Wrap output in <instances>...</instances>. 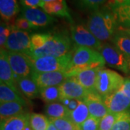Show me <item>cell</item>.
Here are the masks:
<instances>
[{
  "label": "cell",
  "mask_w": 130,
  "mask_h": 130,
  "mask_svg": "<svg viewBox=\"0 0 130 130\" xmlns=\"http://www.w3.org/2000/svg\"><path fill=\"white\" fill-rule=\"evenodd\" d=\"M44 3L47 2H55V1H59V2H64L65 0H42Z\"/></svg>",
  "instance_id": "cell-42"
},
{
  "label": "cell",
  "mask_w": 130,
  "mask_h": 130,
  "mask_svg": "<svg viewBox=\"0 0 130 130\" xmlns=\"http://www.w3.org/2000/svg\"><path fill=\"white\" fill-rule=\"evenodd\" d=\"M29 117L30 114L25 112L7 120L1 121V129L2 130H23L29 123Z\"/></svg>",
  "instance_id": "cell-20"
},
{
  "label": "cell",
  "mask_w": 130,
  "mask_h": 130,
  "mask_svg": "<svg viewBox=\"0 0 130 130\" xmlns=\"http://www.w3.org/2000/svg\"><path fill=\"white\" fill-rule=\"evenodd\" d=\"M119 113H108L106 116L103 117L99 122L98 130H111L113 126L118 119Z\"/></svg>",
  "instance_id": "cell-31"
},
{
  "label": "cell",
  "mask_w": 130,
  "mask_h": 130,
  "mask_svg": "<svg viewBox=\"0 0 130 130\" xmlns=\"http://www.w3.org/2000/svg\"><path fill=\"white\" fill-rule=\"evenodd\" d=\"M118 30L126 32V33H127L128 35H129L130 36V28H124V27H121V26H120L119 28H118Z\"/></svg>",
  "instance_id": "cell-40"
},
{
  "label": "cell",
  "mask_w": 130,
  "mask_h": 130,
  "mask_svg": "<svg viewBox=\"0 0 130 130\" xmlns=\"http://www.w3.org/2000/svg\"><path fill=\"white\" fill-rule=\"evenodd\" d=\"M128 70L129 72H130V58H128Z\"/></svg>",
  "instance_id": "cell-44"
},
{
  "label": "cell",
  "mask_w": 130,
  "mask_h": 130,
  "mask_svg": "<svg viewBox=\"0 0 130 130\" xmlns=\"http://www.w3.org/2000/svg\"><path fill=\"white\" fill-rule=\"evenodd\" d=\"M7 51L23 53L28 55L32 50L31 39L27 31L18 30L14 25H11V32L5 44Z\"/></svg>",
  "instance_id": "cell-6"
},
{
  "label": "cell",
  "mask_w": 130,
  "mask_h": 130,
  "mask_svg": "<svg viewBox=\"0 0 130 130\" xmlns=\"http://www.w3.org/2000/svg\"><path fill=\"white\" fill-rule=\"evenodd\" d=\"M126 3H130V0H108V6L113 8L118 5H124Z\"/></svg>",
  "instance_id": "cell-38"
},
{
  "label": "cell",
  "mask_w": 130,
  "mask_h": 130,
  "mask_svg": "<svg viewBox=\"0 0 130 130\" xmlns=\"http://www.w3.org/2000/svg\"><path fill=\"white\" fill-rule=\"evenodd\" d=\"M29 58L34 72L68 71L71 67L72 54L70 52L60 57L43 56L33 59L29 56Z\"/></svg>",
  "instance_id": "cell-4"
},
{
  "label": "cell",
  "mask_w": 130,
  "mask_h": 130,
  "mask_svg": "<svg viewBox=\"0 0 130 130\" xmlns=\"http://www.w3.org/2000/svg\"><path fill=\"white\" fill-rule=\"evenodd\" d=\"M99 69L100 68L81 70L77 72L73 77H75L79 83L88 92H97L96 82L98 72Z\"/></svg>",
  "instance_id": "cell-16"
},
{
  "label": "cell",
  "mask_w": 130,
  "mask_h": 130,
  "mask_svg": "<svg viewBox=\"0 0 130 130\" xmlns=\"http://www.w3.org/2000/svg\"><path fill=\"white\" fill-rule=\"evenodd\" d=\"M8 60L15 82L20 77H32L34 71L29 56L23 53L7 51Z\"/></svg>",
  "instance_id": "cell-8"
},
{
  "label": "cell",
  "mask_w": 130,
  "mask_h": 130,
  "mask_svg": "<svg viewBox=\"0 0 130 130\" xmlns=\"http://www.w3.org/2000/svg\"><path fill=\"white\" fill-rule=\"evenodd\" d=\"M74 130H80V129H79V126H78V127H77V128H76V129H74Z\"/></svg>",
  "instance_id": "cell-45"
},
{
  "label": "cell",
  "mask_w": 130,
  "mask_h": 130,
  "mask_svg": "<svg viewBox=\"0 0 130 130\" xmlns=\"http://www.w3.org/2000/svg\"><path fill=\"white\" fill-rule=\"evenodd\" d=\"M50 121L43 114L32 113L29 117V124L32 130H46Z\"/></svg>",
  "instance_id": "cell-28"
},
{
  "label": "cell",
  "mask_w": 130,
  "mask_h": 130,
  "mask_svg": "<svg viewBox=\"0 0 130 130\" xmlns=\"http://www.w3.org/2000/svg\"><path fill=\"white\" fill-rule=\"evenodd\" d=\"M100 120L90 116L84 121L83 123L79 126L80 130H98Z\"/></svg>",
  "instance_id": "cell-34"
},
{
  "label": "cell",
  "mask_w": 130,
  "mask_h": 130,
  "mask_svg": "<svg viewBox=\"0 0 130 130\" xmlns=\"http://www.w3.org/2000/svg\"><path fill=\"white\" fill-rule=\"evenodd\" d=\"M113 43L114 46L120 51L130 58V36L127 33L119 30L115 33L113 37Z\"/></svg>",
  "instance_id": "cell-24"
},
{
  "label": "cell",
  "mask_w": 130,
  "mask_h": 130,
  "mask_svg": "<svg viewBox=\"0 0 130 130\" xmlns=\"http://www.w3.org/2000/svg\"><path fill=\"white\" fill-rule=\"evenodd\" d=\"M83 101L88 106L90 115L98 120L109 113L103 98L97 92H88Z\"/></svg>",
  "instance_id": "cell-14"
},
{
  "label": "cell",
  "mask_w": 130,
  "mask_h": 130,
  "mask_svg": "<svg viewBox=\"0 0 130 130\" xmlns=\"http://www.w3.org/2000/svg\"><path fill=\"white\" fill-rule=\"evenodd\" d=\"M11 32V25L6 23H1L0 25V46L1 49L5 48V44Z\"/></svg>",
  "instance_id": "cell-33"
},
{
  "label": "cell",
  "mask_w": 130,
  "mask_h": 130,
  "mask_svg": "<svg viewBox=\"0 0 130 130\" xmlns=\"http://www.w3.org/2000/svg\"><path fill=\"white\" fill-rule=\"evenodd\" d=\"M117 25L118 23L115 14L108 5L102 9L93 10L87 22L89 30L101 43L113 39Z\"/></svg>",
  "instance_id": "cell-1"
},
{
  "label": "cell",
  "mask_w": 130,
  "mask_h": 130,
  "mask_svg": "<svg viewBox=\"0 0 130 130\" xmlns=\"http://www.w3.org/2000/svg\"><path fill=\"white\" fill-rule=\"evenodd\" d=\"M22 17L28 20L33 29L45 28L53 23L55 19L38 7H25L21 9Z\"/></svg>",
  "instance_id": "cell-10"
},
{
  "label": "cell",
  "mask_w": 130,
  "mask_h": 130,
  "mask_svg": "<svg viewBox=\"0 0 130 130\" xmlns=\"http://www.w3.org/2000/svg\"><path fill=\"white\" fill-rule=\"evenodd\" d=\"M12 101H20L25 102L23 98L19 94L18 90L12 88L5 83L0 84V102H12Z\"/></svg>",
  "instance_id": "cell-26"
},
{
  "label": "cell",
  "mask_w": 130,
  "mask_h": 130,
  "mask_svg": "<svg viewBox=\"0 0 130 130\" xmlns=\"http://www.w3.org/2000/svg\"><path fill=\"white\" fill-rule=\"evenodd\" d=\"M23 130H32L31 127H30V124H29V123H28V124H27V126L25 127V129H24Z\"/></svg>",
  "instance_id": "cell-43"
},
{
  "label": "cell",
  "mask_w": 130,
  "mask_h": 130,
  "mask_svg": "<svg viewBox=\"0 0 130 130\" xmlns=\"http://www.w3.org/2000/svg\"><path fill=\"white\" fill-rule=\"evenodd\" d=\"M20 3L25 7H43L44 2L42 0H20Z\"/></svg>",
  "instance_id": "cell-37"
},
{
  "label": "cell",
  "mask_w": 130,
  "mask_h": 130,
  "mask_svg": "<svg viewBox=\"0 0 130 130\" xmlns=\"http://www.w3.org/2000/svg\"><path fill=\"white\" fill-rule=\"evenodd\" d=\"M14 26L17 29L24 30V31H28V30H30L31 29H33L31 24L29 23L28 20H26L22 16L15 20Z\"/></svg>",
  "instance_id": "cell-36"
},
{
  "label": "cell",
  "mask_w": 130,
  "mask_h": 130,
  "mask_svg": "<svg viewBox=\"0 0 130 130\" xmlns=\"http://www.w3.org/2000/svg\"><path fill=\"white\" fill-rule=\"evenodd\" d=\"M45 113L48 119H56L67 117L70 111L67 107L60 102L47 103L45 106Z\"/></svg>",
  "instance_id": "cell-22"
},
{
  "label": "cell",
  "mask_w": 130,
  "mask_h": 130,
  "mask_svg": "<svg viewBox=\"0 0 130 130\" xmlns=\"http://www.w3.org/2000/svg\"><path fill=\"white\" fill-rule=\"evenodd\" d=\"M0 81L1 83H5L12 88L18 90L14 73L8 60L7 51L5 48H2L0 53Z\"/></svg>",
  "instance_id": "cell-15"
},
{
  "label": "cell",
  "mask_w": 130,
  "mask_h": 130,
  "mask_svg": "<svg viewBox=\"0 0 130 130\" xmlns=\"http://www.w3.org/2000/svg\"><path fill=\"white\" fill-rule=\"evenodd\" d=\"M61 98L84 101L88 91L79 83L75 77H68L59 85Z\"/></svg>",
  "instance_id": "cell-13"
},
{
  "label": "cell",
  "mask_w": 130,
  "mask_h": 130,
  "mask_svg": "<svg viewBox=\"0 0 130 130\" xmlns=\"http://www.w3.org/2000/svg\"><path fill=\"white\" fill-rule=\"evenodd\" d=\"M121 89L124 92L126 95H127L130 98V78H126L124 79V85H122Z\"/></svg>",
  "instance_id": "cell-39"
},
{
  "label": "cell",
  "mask_w": 130,
  "mask_h": 130,
  "mask_svg": "<svg viewBox=\"0 0 130 130\" xmlns=\"http://www.w3.org/2000/svg\"><path fill=\"white\" fill-rule=\"evenodd\" d=\"M115 14L117 23L121 27L130 28V3L118 5L111 8Z\"/></svg>",
  "instance_id": "cell-25"
},
{
  "label": "cell",
  "mask_w": 130,
  "mask_h": 130,
  "mask_svg": "<svg viewBox=\"0 0 130 130\" xmlns=\"http://www.w3.org/2000/svg\"><path fill=\"white\" fill-rule=\"evenodd\" d=\"M49 121L54 124L58 130H74L77 127H78L68 117L50 119Z\"/></svg>",
  "instance_id": "cell-32"
},
{
  "label": "cell",
  "mask_w": 130,
  "mask_h": 130,
  "mask_svg": "<svg viewBox=\"0 0 130 130\" xmlns=\"http://www.w3.org/2000/svg\"><path fill=\"white\" fill-rule=\"evenodd\" d=\"M124 79L115 71L101 67L98 72L96 91L104 98L121 89Z\"/></svg>",
  "instance_id": "cell-5"
},
{
  "label": "cell",
  "mask_w": 130,
  "mask_h": 130,
  "mask_svg": "<svg viewBox=\"0 0 130 130\" xmlns=\"http://www.w3.org/2000/svg\"><path fill=\"white\" fill-rule=\"evenodd\" d=\"M46 130H58V129H57V128H56V126L54 125V124L50 121L49 125H48V128H47Z\"/></svg>",
  "instance_id": "cell-41"
},
{
  "label": "cell",
  "mask_w": 130,
  "mask_h": 130,
  "mask_svg": "<svg viewBox=\"0 0 130 130\" xmlns=\"http://www.w3.org/2000/svg\"><path fill=\"white\" fill-rule=\"evenodd\" d=\"M111 130H130V111L119 113L118 119Z\"/></svg>",
  "instance_id": "cell-29"
},
{
  "label": "cell",
  "mask_w": 130,
  "mask_h": 130,
  "mask_svg": "<svg viewBox=\"0 0 130 130\" xmlns=\"http://www.w3.org/2000/svg\"><path fill=\"white\" fill-rule=\"evenodd\" d=\"M16 84L20 92L29 99L40 96V88L32 77H20Z\"/></svg>",
  "instance_id": "cell-17"
},
{
  "label": "cell",
  "mask_w": 130,
  "mask_h": 130,
  "mask_svg": "<svg viewBox=\"0 0 130 130\" xmlns=\"http://www.w3.org/2000/svg\"><path fill=\"white\" fill-rule=\"evenodd\" d=\"M99 52L108 66L124 73H129L128 58L115 46L110 43H104Z\"/></svg>",
  "instance_id": "cell-9"
},
{
  "label": "cell",
  "mask_w": 130,
  "mask_h": 130,
  "mask_svg": "<svg viewBox=\"0 0 130 130\" xmlns=\"http://www.w3.org/2000/svg\"><path fill=\"white\" fill-rule=\"evenodd\" d=\"M51 32L33 33L30 36L32 50H36L42 47L50 38Z\"/></svg>",
  "instance_id": "cell-30"
},
{
  "label": "cell",
  "mask_w": 130,
  "mask_h": 130,
  "mask_svg": "<svg viewBox=\"0 0 130 130\" xmlns=\"http://www.w3.org/2000/svg\"><path fill=\"white\" fill-rule=\"evenodd\" d=\"M47 14L50 15H56L59 17H63L72 20L69 10L67 8V6L66 4V2H51L45 3L43 5V7L42 8Z\"/></svg>",
  "instance_id": "cell-21"
},
{
  "label": "cell",
  "mask_w": 130,
  "mask_h": 130,
  "mask_svg": "<svg viewBox=\"0 0 130 130\" xmlns=\"http://www.w3.org/2000/svg\"><path fill=\"white\" fill-rule=\"evenodd\" d=\"M79 5L84 8H88L90 9H99V7L104 4L108 0H78Z\"/></svg>",
  "instance_id": "cell-35"
},
{
  "label": "cell",
  "mask_w": 130,
  "mask_h": 130,
  "mask_svg": "<svg viewBox=\"0 0 130 130\" xmlns=\"http://www.w3.org/2000/svg\"><path fill=\"white\" fill-rule=\"evenodd\" d=\"M32 79L40 88L59 86L68 78L67 71H57L50 72H34Z\"/></svg>",
  "instance_id": "cell-12"
},
{
  "label": "cell",
  "mask_w": 130,
  "mask_h": 130,
  "mask_svg": "<svg viewBox=\"0 0 130 130\" xmlns=\"http://www.w3.org/2000/svg\"><path fill=\"white\" fill-rule=\"evenodd\" d=\"M25 105H26V102H20V101L2 103L0 105L1 121L7 120L11 117L18 116L25 113L24 106Z\"/></svg>",
  "instance_id": "cell-19"
},
{
  "label": "cell",
  "mask_w": 130,
  "mask_h": 130,
  "mask_svg": "<svg viewBox=\"0 0 130 130\" xmlns=\"http://www.w3.org/2000/svg\"><path fill=\"white\" fill-rule=\"evenodd\" d=\"M71 39L75 46L87 47L100 51L103 43L93 36L88 27L82 24H76L71 28Z\"/></svg>",
  "instance_id": "cell-7"
},
{
  "label": "cell",
  "mask_w": 130,
  "mask_h": 130,
  "mask_svg": "<svg viewBox=\"0 0 130 130\" xmlns=\"http://www.w3.org/2000/svg\"><path fill=\"white\" fill-rule=\"evenodd\" d=\"M103 101L110 113H120L129 111L130 98L121 89L104 98Z\"/></svg>",
  "instance_id": "cell-11"
},
{
  "label": "cell",
  "mask_w": 130,
  "mask_h": 130,
  "mask_svg": "<svg viewBox=\"0 0 130 130\" xmlns=\"http://www.w3.org/2000/svg\"><path fill=\"white\" fill-rule=\"evenodd\" d=\"M90 115L88 108L87 104L83 101H80L77 108L72 111H70L68 118L77 126L81 125L85 121Z\"/></svg>",
  "instance_id": "cell-23"
},
{
  "label": "cell",
  "mask_w": 130,
  "mask_h": 130,
  "mask_svg": "<svg viewBox=\"0 0 130 130\" xmlns=\"http://www.w3.org/2000/svg\"><path fill=\"white\" fill-rule=\"evenodd\" d=\"M71 48L72 41L67 33L51 32L46 43L41 48L30 51L28 56L33 59L43 56L60 57L70 53Z\"/></svg>",
  "instance_id": "cell-3"
},
{
  "label": "cell",
  "mask_w": 130,
  "mask_h": 130,
  "mask_svg": "<svg viewBox=\"0 0 130 130\" xmlns=\"http://www.w3.org/2000/svg\"><path fill=\"white\" fill-rule=\"evenodd\" d=\"M106 64L101 54L97 50L87 47L74 48L71 67L67 73L68 77H73L77 72L88 69L101 68Z\"/></svg>",
  "instance_id": "cell-2"
},
{
  "label": "cell",
  "mask_w": 130,
  "mask_h": 130,
  "mask_svg": "<svg viewBox=\"0 0 130 130\" xmlns=\"http://www.w3.org/2000/svg\"><path fill=\"white\" fill-rule=\"evenodd\" d=\"M40 96L44 102L46 103V104L59 101L61 98L59 86L40 88Z\"/></svg>",
  "instance_id": "cell-27"
},
{
  "label": "cell",
  "mask_w": 130,
  "mask_h": 130,
  "mask_svg": "<svg viewBox=\"0 0 130 130\" xmlns=\"http://www.w3.org/2000/svg\"><path fill=\"white\" fill-rule=\"evenodd\" d=\"M19 12L20 7L17 0H0L1 18L7 23L11 25Z\"/></svg>",
  "instance_id": "cell-18"
}]
</instances>
